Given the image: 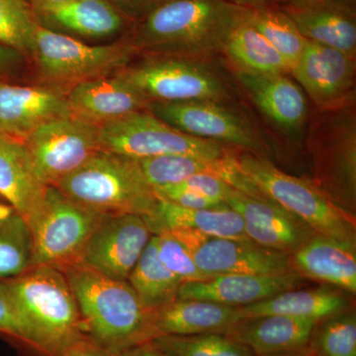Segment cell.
Here are the masks:
<instances>
[{"instance_id":"obj_1","label":"cell","mask_w":356,"mask_h":356,"mask_svg":"<svg viewBox=\"0 0 356 356\" xmlns=\"http://www.w3.org/2000/svg\"><path fill=\"white\" fill-rule=\"evenodd\" d=\"M250 10L229 0H170L137 22L129 42L153 57L213 58Z\"/></svg>"},{"instance_id":"obj_2","label":"cell","mask_w":356,"mask_h":356,"mask_svg":"<svg viewBox=\"0 0 356 356\" xmlns=\"http://www.w3.org/2000/svg\"><path fill=\"white\" fill-rule=\"evenodd\" d=\"M63 273L76 297L84 334L91 341L116 353L153 341L152 311L128 281L107 277L81 262Z\"/></svg>"},{"instance_id":"obj_3","label":"cell","mask_w":356,"mask_h":356,"mask_svg":"<svg viewBox=\"0 0 356 356\" xmlns=\"http://www.w3.org/2000/svg\"><path fill=\"white\" fill-rule=\"evenodd\" d=\"M0 283L31 330L41 356H60L86 336L76 297L60 269L33 266Z\"/></svg>"},{"instance_id":"obj_4","label":"cell","mask_w":356,"mask_h":356,"mask_svg":"<svg viewBox=\"0 0 356 356\" xmlns=\"http://www.w3.org/2000/svg\"><path fill=\"white\" fill-rule=\"evenodd\" d=\"M355 105L318 110L305 130L312 181L353 218H356Z\"/></svg>"},{"instance_id":"obj_5","label":"cell","mask_w":356,"mask_h":356,"mask_svg":"<svg viewBox=\"0 0 356 356\" xmlns=\"http://www.w3.org/2000/svg\"><path fill=\"white\" fill-rule=\"evenodd\" d=\"M57 188L83 207L102 215L151 214L158 198L136 159L99 151Z\"/></svg>"},{"instance_id":"obj_6","label":"cell","mask_w":356,"mask_h":356,"mask_svg":"<svg viewBox=\"0 0 356 356\" xmlns=\"http://www.w3.org/2000/svg\"><path fill=\"white\" fill-rule=\"evenodd\" d=\"M147 102L236 103V81L213 58L151 57L118 72Z\"/></svg>"},{"instance_id":"obj_7","label":"cell","mask_w":356,"mask_h":356,"mask_svg":"<svg viewBox=\"0 0 356 356\" xmlns=\"http://www.w3.org/2000/svg\"><path fill=\"white\" fill-rule=\"evenodd\" d=\"M236 159L242 172L267 198L314 232L356 243L355 218L337 208L311 178L283 172L266 156L238 151Z\"/></svg>"},{"instance_id":"obj_8","label":"cell","mask_w":356,"mask_h":356,"mask_svg":"<svg viewBox=\"0 0 356 356\" xmlns=\"http://www.w3.org/2000/svg\"><path fill=\"white\" fill-rule=\"evenodd\" d=\"M137 53L129 40L90 46L63 33L37 25L32 55L40 74L51 83L76 86L125 69Z\"/></svg>"},{"instance_id":"obj_9","label":"cell","mask_w":356,"mask_h":356,"mask_svg":"<svg viewBox=\"0 0 356 356\" xmlns=\"http://www.w3.org/2000/svg\"><path fill=\"white\" fill-rule=\"evenodd\" d=\"M147 110L192 137L213 140L269 159L273 156L270 143L236 103L149 102Z\"/></svg>"},{"instance_id":"obj_10","label":"cell","mask_w":356,"mask_h":356,"mask_svg":"<svg viewBox=\"0 0 356 356\" xmlns=\"http://www.w3.org/2000/svg\"><path fill=\"white\" fill-rule=\"evenodd\" d=\"M99 146L102 151L134 159L166 154L221 159L238 151L213 140L187 135L147 110L134 112L99 127Z\"/></svg>"},{"instance_id":"obj_11","label":"cell","mask_w":356,"mask_h":356,"mask_svg":"<svg viewBox=\"0 0 356 356\" xmlns=\"http://www.w3.org/2000/svg\"><path fill=\"white\" fill-rule=\"evenodd\" d=\"M103 217L74 202L57 187H47L43 209L29 226L34 266L63 271L81 262L84 248Z\"/></svg>"},{"instance_id":"obj_12","label":"cell","mask_w":356,"mask_h":356,"mask_svg":"<svg viewBox=\"0 0 356 356\" xmlns=\"http://www.w3.org/2000/svg\"><path fill=\"white\" fill-rule=\"evenodd\" d=\"M23 142L37 175L46 186L57 187L102 151L99 127L74 116L47 122Z\"/></svg>"},{"instance_id":"obj_13","label":"cell","mask_w":356,"mask_h":356,"mask_svg":"<svg viewBox=\"0 0 356 356\" xmlns=\"http://www.w3.org/2000/svg\"><path fill=\"white\" fill-rule=\"evenodd\" d=\"M170 233L188 248L196 266L212 276L278 275L295 271L291 255L262 247L250 238H220L189 229Z\"/></svg>"},{"instance_id":"obj_14","label":"cell","mask_w":356,"mask_h":356,"mask_svg":"<svg viewBox=\"0 0 356 356\" xmlns=\"http://www.w3.org/2000/svg\"><path fill=\"white\" fill-rule=\"evenodd\" d=\"M290 74L318 110L355 102L356 58L307 40Z\"/></svg>"},{"instance_id":"obj_15","label":"cell","mask_w":356,"mask_h":356,"mask_svg":"<svg viewBox=\"0 0 356 356\" xmlns=\"http://www.w3.org/2000/svg\"><path fill=\"white\" fill-rule=\"evenodd\" d=\"M152 236L139 215L104 216L84 248L81 264L107 277L127 281Z\"/></svg>"},{"instance_id":"obj_16","label":"cell","mask_w":356,"mask_h":356,"mask_svg":"<svg viewBox=\"0 0 356 356\" xmlns=\"http://www.w3.org/2000/svg\"><path fill=\"white\" fill-rule=\"evenodd\" d=\"M238 86L281 132L300 139L308 123L305 92L287 74H257L233 70Z\"/></svg>"},{"instance_id":"obj_17","label":"cell","mask_w":356,"mask_h":356,"mask_svg":"<svg viewBox=\"0 0 356 356\" xmlns=\"http://www.w3.org/2000/svg\"><path fill=\"white\" fill-rule=\"evenodd\" d=\"M225 203L243 218L245 235L252 242L291 255L316 232L277 204L250 197L232 188Z\"/></svg>"},{"instance_id":"obj_18","label":"cell","mask_w":356,"mask_h":356,"mask_svg":"<svg viewBox=\"0 0 356 356\" xmlns=\"http://www.w3.org/2000/svg\"><path fill=\"white\" fill-rule=\"evenodd\" d=\"M238 151L221 159L201 158L189 154H166L136 159L143 177L152 189L180 184L195 175L221 178L234 188L261 201L269 199L242 172L238 165Z\"/></svg>"},{"instance_id":"obj_19","label":"cell","mask_w":356,"mask_h":356,"mask_svg":"<svg viewBox=\"0 0 356 356\" xmlns=\"http://www.w3.org/2000/svg\"><path fill=\"white\" fill-rule=\"evenodd\" d=\"M69 116L67 96L57 89L0 81V134L24 140L47 122Z\"/></svg>"},{"instance_id":"obj_20","label":"cell","mask_w":356,"mask_h":356,"mask_svg":"<svg viewBox=\"0 0 356 356\" xmlns=\"http://www.w3.org/2000/svg\"><path fill=\"white\" fill-rule=\"evenodd\" d=\"M305 282L306 278L296 271L278 275L226 274L209 280L182 283L177 298L207 300L224 305L243 307L301 288Z\"/></svg>"},{"instance_id":"obj_21","label":"cell","mask_w":356,"mask_h":356,"mask_svg":"<svg viewBox=\"0 0 356 356\" xmlns=\"http://www.w3.org/2000/svg\"><path fill=\"white\" fill-rule=\"evenodd\" d=\"M67 99L72 116L97 127L147 110L149 104L119 74L77 83Z\"/></svg>"},{"instance_id":"obj_22","label":"cell","mask_w":356,"mask_h":356,"mask_svg":"<svg viewBox=\"0 0 356 356\" xmlns=\"http://www.w3.org/2000/svg\"><path fill=\"white\" fill-rule=\"evenodd\" d=\"M318 323L283 315L245 318L227 336L248 346L255 356L291 355L308 350Z\"/></svg>"},{"instance_id":"obj_23","label":"cell","mask_w":356,"mask_h":356,"mask_svg":"<svg viewBox=\"0 0 356 356\" xmlns=\"http://www.w3.org/2000/svg\"><path fill=\"white\" fill-rule=\"evenodd\" d=\"M47 187L37 175L24 142L0 134V197L29 226L43 209Z\"/></svg>"},{"instance_id":"obj_24","label":"cell","mask_w":356,"mask_h":356,"mask_svg":"<svg viewBox=\"0 0 356 356\" xmlns=\"http://www.w3.org/2000/svg\"><path fill=\"white\" fill-rule=\"evenodd\" d=\"M240 307L207 300L177 298L152 311L154 339L161 336L225 334L243 320Z\"/></svg>"},{"instance_id":"obj_25","label":"cell","mask_w":356,"mask_h":356,"mask_svg":"<svg viewBox=\"0 0 356 356\" xmlns=\"http://www.w3.org/2000/svg\"><path fill=\"white\" fill-rule=\"evenodd\" d=\"M293 268L304 278L356 293V243L315 233L291 254Z\"/></svg>"},{"instance_id":"obj_26","label":"cell","mask_w":356,"mask_h":356,"mask_svg":"<svg viewBox=\"0 0 356 356\" xmlns=\"http://www.w3.org/2000/svg\"><path fill=\"white\" fill-rule=\"evenodd\" d=\"M308 41L356 58L355 4L323 0L304 7H283Z\"/></svg>"},{"instance_id":"obj_27","label":"cell","mask_w":356,"mask_h":356,"mask_svg":"<svg viewBox=\"0 0 356 356\" xmlns=\"http://www.w3.org/2000/svg\"><path fill=\"white\" fill-rule=\"evenodd\" d=\"M34 15L47 29L93 39L118 34L128 21L107 0H72Z\"/></svg>"},{"instance_id":"obj_28","label":"cell","mask_w":356,"mask_h":356,"mask_svg":"<svg viewBox=\"0 0 356 356\" xmlns=\"http://www.w3.org/2000/svg\"><path fill=\"white\" fill-rule=\"evenodd\" d=\"M143 218L153 235L189 229L220 238H248L243 218L229 207L191 209L158 199L151 214Z\"/></svg>"},{"instance_id":"obj_29","label":"cell","mask_w":356,"mask_h":356,"mask_svg":"<svg viewBox=\"0 0 356 356\" xmlns=\"http://www.w3.org/2000/svg\"><path fill=\"white\" fill-rule=\"evenodd\" d=\"M348 300L341 293L327 287L288 290L252 305L240 307L243 318L264 315H283L309 318L321 323L348 310Z\"/></svg>"},{"instance_id":"obj_30","label":"cell","mask_w":356,"mask_h":356,"mask_svg":"<svg viewBox=\"0 0 356 356\" xmlns=\"http://www.w3.org/2000/svg\"><path fill=\"white\" fill-rule=\"evenodd\" d=\"M236 72L257 74H288L290 67L273 44L247 22L232 33L222 49Z\"/></svg>"},{"instance_id":"obj_31","label":"cell","mask_w":356,"mask_h":356,"mask_svg":"<svg viewBox=\"0 0 356 356\" xmlns=\"http://www.w3.org/2000/svg\"><path fill=\"white\" fill-rule=\"evenodd\" d=\"M128 283L147 310L170 303L178 297L182 282L161 261L154 235L128 277Z\"/></svg>"},{"instance_id":"obj_32","label":"cell","mask_w":356,"mask_h":356,"mask_svg":"<svg viewBox=\"0 0 356 356\" xmlns=\"http://www.w3.org/2000/svg\"><path fill=\"white\" fill-rule=\"evenodd\" d=\"M33 266L29 225L8 203L0 202V280L15 277Z\"/></svg>"},{"instance_id":"obj_33","label":"cell","mask_w":356,"mask_h":356,"mask_svg":"<svg viewBox=\"0 0 356 356\" xmlns=\"http://www.w3.org/2000/svg\"><path fill=\"white\" fill-rule=\"evenodd\" d=\"M247 23L273 44L291 70L307 41L291 17L282 8H271L264 4L252 8Z\"/></svg>"},{"instance_id":"obj_34","label":"cell","mask_w":356,"mask_h":356,"mask_svg":"<svg viewBox=\"0 0 356 356\" xmlns=\"http://www.w3.org/2000/svg\"><path fill=\"white\" fill-rule=\"evenodd\" d=\"M153 341L170 356H255L250 348L225 334L161 336Z\"/></svg>"},{"instance_id":"obj_35","label":"cell","mask_w":356,"mask_h":356,"mask_svg":"<svg viewBox=\"0 0 356 356\" xmlns=\"http://www.w3.org/2000/svg\"><path fill=\"white\" fill-rule=\"evenodd\" d=\"M38 23L27 0H0V44L16 53L32 54Z\"/></svg>"},{"instance_id":"obj_36","label":"cell","mask_w":356,"mask_h":356,"mask_svg":"<svg viewBox=\"0 0 356 356\" xmlns=\"http://www.w3.org/2000/svg\"><path fill=\"white\" fill-rule=\"evenodd\" d=\"M318 334L322 356H356V316L343 311L322 321Z\"/></svg>"},{"instance_id":"obj_37","label":"cell","mask_w":356,"mask_h":356,"mask_svg":"<svg viewBox=\"0 0 356 356\" xmlns=\"http://www.w3.org/2000/svg\"><path fill=\"white\" fill-rule=\"evenodd\" d=\"M154 236L159 259L182 283L199 282L216 277L201 270L192 259L188 248L170 232Z\"/></svg>"},{"instance_id":"obj_38","label":"cell","mask_w":356,"mask_h":356,"mask_svg":"<svg viewBox=\"0 0 356 356\" xmlns=\"http://www.w3.org/2000/svg\"><path fill=\"white\" fill-rule=\"evenodd\" d=\"M0 334L13 339L21 348L41 356L31 330L21 318L8 294L0 283Z\"/></svg>"},{"instance_id":"obj_39","label":"cell","mask_w":356,"mask_h":356,"mask_svg":"<svg viewBox=\"0 0 356 356\" xmlns=\"http://www.w3.org/2000/svg\"><path fill=\"white\" fill-rule=\"evenodd\" d=\"M154 193L159 200L168 201L180 207L191 208V209H220V208L229 207L224 202L212 200L196 192L181 188L177 185H168V186L154 188Z\"/></svg>"},{"instance_id":"obj_40","label":"cell","mask_w":356,"mask_h":356,"mask_svg":"<svg viewBox=\"0 0 356 356\" xmlns=\"http://www.w3.org/2000/svg\"><path fill=\"white\" fill-rule=\"evenodd\" d=\"M175 185L187 189V191L196 192V193L212 199V200L220 201V202H224L229 191L234 188L221 178L214 177V175H205V173L192 175L180 184Z\"/></svg>"},{"instance_id":"obj_41","label":"cell","mask_w":356,"mask_h":356,"mask_svg":"<svg viewBox=\"0 0 356 356\" xmlns=\"http://www.w3.org/2000/svg\"><path fill=\"white\" fill-rule=\"evenodd\" d=\"M128 21L139 22L170 0H107Z\"/></svg>"},{"instance_id":"obj_42","label":"cell","mask_w":356,"mask_h":356,"mask_svg":"<svg viewBox=\"0 0 356 356\" xmlns=\"http://www.w3.org/2000/svg\"><path fill=\"white\" fill-rule=\"evenodd\" d=\"M60 356H119V353L107 350L83 336L70 344Z\"/></svg>"},{"instance_id":"obj_43","label":"cell","mask_w":356,"mask_h":356,"mask_svg":"<svg viewBox=\"0 0 356 356\" xmlns=\"http://www.w3.org/2000/svg\"><path fill=\"white\" fill-rule=\"evenodd\" d=\"M119 356H170L165 351L159 348L153 341H146L134 346L132 348L122 351Z\"/></svg>"},{"instance_id":"obj_44","label":"cell","mask_w":356,"mask_h":356,"mask_svg":"<svg viewBox=\"0 0 356 356\" xmlns=\"http://www.w3.org/2000/svg\"><path fill=\"white\" fill-rule=\"evenodd\" d=\"M27 1L29 2L33 13L35 14L63 6V4L72 1V0H27Z\"/></svg>"},{"instance_id":"obj_45","label":"cell","mask_w":356,"mask_h":356,"mask_svg":"<svg viewBox=\"0 0 356 356\" xmlns=\"http://www.w3.org/2000/svg\"><path fill=\"white\" fill-rule=\"evenodd\" d=\"M229 1L248 8H257L266 4L264 0H229Z\"/></svg>"},{"instance_id":"obj_46","label":"cell","mask_w":356,"mask_h":356,"mask_svg":"<svg viewBox=\"0 0 356 356\" xmlns=\"http://www.w3.org/2000/svg\"><path fill=\"white\" fill-rule=\"evenodd\" d=\"M14 53H16V51L10 50V49L6 48V47L2 46V44H0V65H6V63L10 62Z\"/></svg>"},{"instance_id":"obj_47","label":"cell","mask_w":356,"mask_h":356,"mask_svg":"<svg viewBox=\"0 0 356 356\" xmlns=\"http://www.w3.org/2000/svg\"><path fill=\"white\" fill-rule=\"evenodd\" d=\"M282 1L286 2L285 6L304 7L318 3V2L323 1V0H282Z\"/></svg>"},{"instance_id":"obj_48","label":"cell","mask_w":356,"mask_h":356,"mask_svg":"<svg viewBox=\"0 0 356 356\" xmlns=\"http://www.w3.org/2000/svg\"><path fill=\"white\" fill-rule=\"evenodd\" d=\"M264 356H314L313 353H309L308 350L303 353H291V355H264Z\"/></svg>"},{"instance_id":"obj_49","label":"cell","mask_w":356,"mask_h":356,"mask_svg":"<svg viewBox=\"0 0 356 356\" xmlns=\"http://www.w3.org/2000/svg\"><path fill=\"white\" fill-rule=\"evenodd\" d=\"M334 1L346 2V3L355 4V0H334Z\"/></svg>"},{"instance_id":"obj_50","label":"cell","mask_w":356,"mask_h":356,"mask_svg":"<svg viewBox=\"0 0 356 356\" xmlns=\"http://www.w3.org/2000/svg\"><path fill=\"white\" fill-rule=\"evenodd\" d=\"M0 202H6V201L3 200L1 197H0Z\"/></svg>"},{"instance_id":"obj_51","label":"cell","mask_w":356,"mask_h":356,"mask_svg":"<svg viewBox=\"0 0 356 356\" xmlns=\"http://www.w3.org/2000/svg\"><path fill=\"white\" fill-rule=\"evenodd\" d=\"M314 356H322V355H321L320 353H316V355H314Z\"/></svg>"},{"instance_id":"obj_52","label":"cell","mask_w":356,"mask_h":356,"mask_svg":"<svg viewBox=\"0 0 356 356\" xmlns=\"http://www.w3.org/2000/svg\"><path fill=\"white\" fill-rule=\"evenodd\" d=\"M264 2H266V0H264ZM280 1H282V0H280Z\"/></svg>"}]
</instances>
